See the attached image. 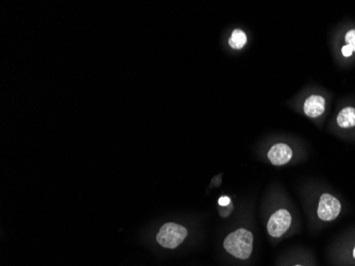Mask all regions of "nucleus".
Here are the masks:
<instances>
[{
    "label": "nucleus",
    "mask_w": 355,
    "mask_h": 266,
    "mask_svg": "<svg viewBox=\"0 0 355 266\" xmlns=\"http://www.w3.org/2000/svg\"><path fill=\"white\" fill-rule=\"evenodd\" d=\"M266 231L272 242H280L291 233L295 226L294 215L288 208L279 207L267 217Z\"/></svg>",
    "instance_id": "obj_2"
},
{
    "label": "nucleus",
    "mask_w": 355,
    "mask_h": 266,
    "mask_svg": "<svg viewBox=\"0 0 355 266\" xmlns=\"http://www.w3.org/2000/svg\"><path fill=\"white\" fill-rule=\"evenodd\" d=\"M223 249L239 261H248L254 249V235L247 228H239L223 240Z\"/></svg>",
    "instance_id": "obj_1"
},
{
    "label": "nucleus",
    "mask_w": 355,
    "mask_h": 266,
    "mask_svg": "<svg viewBox=\"0 0 355 266\" xmlns=\"http://www.w3.org/2000/svg\"><path fill=\"white\" fill-rule=\"evenodd\" d=\"M294 158V151L285 143H277L269 148L267 159L273 166L287 165Z\"/></svg>",
    "instance_id": "obj_7"
},
{
    "label": "nucleus",
    "mask_w": 355,
    "mask_h": 266,
    "mask_svg": "<svg viewBox=\"0 0 355 266\" xmlns=\"http://www.w3.org/2000/svg\"><path fill=\"white\" fill-rule=\"evenodd\" d=\"M337 124L340 128H352L355 126V108L346 107L337 115Z\"/></svg>",
    "instance_id": "obj_9"
},
{
    "label": "nucleus",
    "mask_w": 355,
    "mask_h": 266,
    "mask_svg": "<svg viewBox=\"0 0 355 266\" xmlns=\"http://www.w3.org/2000/svg\"><path fill=\"white\" fill-rule=\"evenodd\" d=\"M327 260L331 266H355V235L337 242L329 249Z\"/></svg>",
    "instance_id": "obj_4"
},
{
    "label": "nucleus",
    "mask_w": 355,
    "mask_h": 266,
    "mask_svg": "<svg viewBox=\"0 0 355 266\" xmlns=\"http://www.w3.org/2000/svg\"><path fill=\"white\" fill-rule=\"evenodd\" d=\"M231 203H232V201H231L228 196H223V197L218 199V205L220 206V207H225V206L230 205Z\"/></svg>",
    "instance_id": "obj_13"
},
{
    "label": "nucleus",
    "mask_w": 355,
    "mask_h": 266,
    "mask_svg": "<svg viewBox=\"0 0 355 266\" xmlns=\"http://www.w3.org/2000/svg\"><path fill=\"white\" fill-rule=\"evenodd\" d=\"M304 113L309 117H318L321 114H324L326 110V101L324 97L319 95H312L305 101L304 106H303Z\"/></svg>",
    "instance_id": "obj_8"
},
{
    "label": "nucleus",
    "mask_w": 355,
    "mask_h": 266,
    "mask_svg": "<svg viewBox=\"0 0 355 266\" xmlns=\"http://www.w3.org/2000/svg\"><path fill=\"white\" fill-rule=\"evenodd\" d=\"M345 40H346L347 45L351 46L353 53H355V29L349 30L346 33Z\"/></svg>",
    "instance_id": "obj_11"
},
{
    "label": "nucleus",
    "mask_w": 355,
    "mask_h": 266,
    "mask_svg": "<svg viewBox=\"0 0 355 266\" xmlns=\"http://www.w3.org/2000/svg\"><path fill=\"white\" fill-rule=\"evenodd\" d=\"M342 211V201L330 192H322L317 198L315 217L320 223H332L340 217Z\"/></svg>",
    "instance_id": "obj_3"
},
{
    "label": "nucleus",
    "mask_w": 355,
    "mask_h": 266,
    "mask_svg": "<svg viewBox=\"0 0 355 266\" xmlns=\"http://www.w3.org/2000/svg\"><path fill=\"white\" fill-rule=\"evenodd\" d=\"M342 53L344 57H351L353 55V49L351 46L346 45L343 47Z\"/></svg>",
    "instance_id": "obj_14"
},
{
    "label": "nucleus",
    "mask_w": 355,
    "mask_h": 266,
    "mask_svg": "<svg viewBox=\"0 0 355 266\" xmlns=\"http://www.w3.org/2000/svg\"><path fill=\"white\" fill-rule=\"evenodd\" d=\"M219 207H220V206H219ZM233 209H234V208H233L232 203L229 206H225V207L218 208L219 215H220L221 217H228V216L232 213Z\"/></svg>",
    "instance_id": "obj_12"
},
{
    "label": "nucleus",
    "mask_w": 355,
    "mask_h": 266,
    "mask_svg": "<svg viewBox=\"0 0 355 266\" xmlns=\"http://www.w3.org/2000/svg\"><path fill=\"white\" fill-rule=\"evenodd\" d=\"M187 235L189 231L184 226L177 223H166L159 228L157 242L163 248L175 249L185 241Z\"/></svg>",
    "instance_id": "obj_5"
},
{
    "label": "nucleus",
    "mask_w": 355,
    "mask_h": 266,
    "mask_svg": "<svg viewBox=\"0 0 355 266\" xmlns=\"http://www.w3.org/2000/svg\"><path fill=\"white\" fill-rule=\"evenodd\" d=\"M246 43L247 37L245 35V32L241 29H235L232 32L230 40H229V44H230L231 47L234 48V49H241V48L246 45Z\"/></svg>",
    "instance_id": "obj_10"
},
{
    "label": "nucleus",
    "mask_w": 355,
    "mask_h": 266,
    "mask_svg": "<svg viewBox=\"0 0 355 266\" xmlns=\"http://www.w3.org/2000/svg\"><path fill=\"white\" fill-rule=\"evenodd\" d=\"M275 266H319L314 253L305 249H295L277 258Z\"/></svg>",
    "instance_id": "obj_6"
}]
</instances>
